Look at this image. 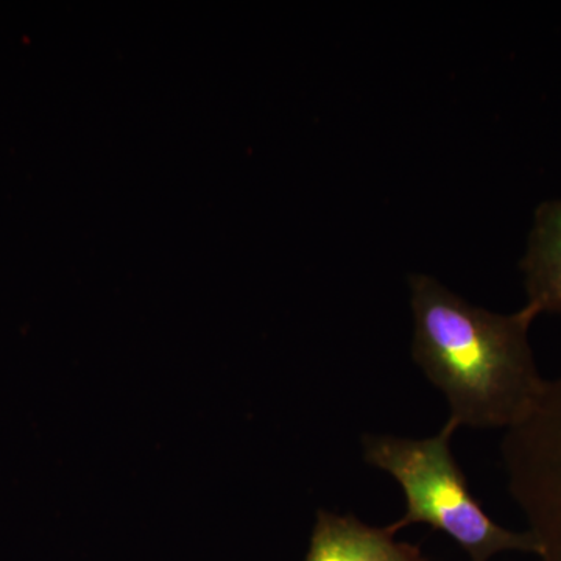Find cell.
<instances>
[{"label":"cell","mask_w":561,"mask_h":561,"mask_svg":"<svg viewBox=\"0 0 561 561\" xmlns=\"http://www.w3.org/2000/svg\"><path fill=\"white\" fill-rule=\"evenodd\" d=\"M522 268L527 306L538 316L561 313V201L538 206Z\"/></svg>","instance_id":"cell-5"},{"label":"cell","mask_w":561,"mask_h":561,"mask_svg":"<svg viewBox=\"0 0 561 561\" xmlns=\"http://www.w3.org/2000/svg\"><path fill=\"white\" fill-rule=\"evenodd\" d=\"M305 561H431L419 546L394 540L389 527L378 529L353 515L319 511Z\"/></svg>","instance_id":"cell-4"},{"label":"cell","mask_w":561,"mask_h":561,"mask_svg":"<svg viewBox=\"0 0 561 561\" xmlns=\"http://www.w3.org/2000/svg\"><path fill=\"white\" fill-rule=\"evenodd\" d=\"M412 356L448 400L457 427H511L540 400L529 343L530 306L502 316L472 306L427 275L411 278Z\"/></svg>","instance_id":"cell-1"},{"label":"cell","mask_w":561,"mask_h":561,"mask_svg":"<svg viewBox=\"0 0 561 561\" xmlns=\"http://www.w3.org/2000/svg\"><path fill=\"white\" fill-rule=\"evenodd\" d=\"M457 430L448 420L437 435L423 440L365 435V461L389 472L404 491L408 508L389 529L397 534L412 524H427L453 538L471 561H489L507 551L538 556L540 545L530 530L523 534L504 529L483 512L471 493L451 451Z\"/></svg>","instance_id":"cell-2"},{"label":"cell","mask_w":561,"mask_h":561,"mask_svg":"<svg viewBox=\"0 0 561 561\" xmlns=\"http://www.w3.org/2000/svg\"><path fill=\"white\" fill-rule=\"evenodd\" d=\"M502 456L513 500L530 524L542 561H561V379L546 381L540 400L507 430Z\"/></svg>","instance_id":"cell-3"}]
</instances>
